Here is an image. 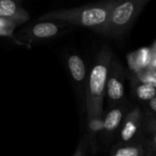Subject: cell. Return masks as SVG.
I'll list each match as a JSON object with an SVG mask.
<instances>
[{"mask_svg":"<svg viewBox=\"0 0 156 156\" xmlns=\"http://www.w3.org/2000/svg\"><path fill=\"white\" fill-rule=\"evenodd\" d=\"M114 2L108 1L72 8L53 10L43 14L37 21H58L67 25L90 27L97 31L106 23Z\"/></svg>","mask_w":156,"mask_h":156,"instance_id":"1","label":"cell"},{"mask_svg":"<svg viewBox=\"0 0 156 156\" xmlns=\"http://www.w3.org/2000/svg\"><path fill=\"white\" fill-rule=\"evenodd\" d=\"M112 58L113 54L111 48L109 47H103L96 56L90 71L86 87L88 120L95 117H102L103 98Z\"/></svg>","mask_w":156,"mask_h":156,"instance_id":"2","label":"cell"},{"mask_svg":"<svg viewBox=\"0 0 156 156\" xmlns=\"http://www.w3.org/2000/svg\"><path fill=\"white\" fill-rule=\"evenodd\" d=\"M149 0H118L114 2L106 23L97 30L109 37L122 36L133 26Z\"/></svg>","mask_w":156,"mask_h":156,"instance_id":"3","label":"cell"},{"mask_svg":"<svg viewBox=\"0 0 156 156\" xmlns=\"http://www.w3.org/2000/svg\"><path fill=\"white\" fill-rule=\"evenodd\" d=\"M65 25L67 24L53 20L37 21V23L21 29L16 36L20 46L29 47L35 42L48 40L57 37Z\"/></svg>","mask_w":156,"mask_h":156,"instance_id":"4","label":"cell"},{"mask_svg":"<svg viewBox=\"0 0 156 156\" xmlns=\"http://www.w3.org/2000/svg\"><path fill=\"white\" fill-rule=\"evenodd\" d=\"M105 95L109 103L112 106H117L123 101L124 91V71L122 64L117 58H112L107 83Z\"/></svg>","mask_w":156,"mask_h":156,"instance_id":"5","label":"cell"},{"mask_svg":"<svg viewBox=\"0 0 156 156\" xmlns=\"http://www.w3.org/2000/svg\"><path fill=\"white\" fill-rule=\"evenodd\" d=\"M143 113L139 108L132 110L124 118L122 125L121 128L120 138L123 143H129L132 141L136 134L139 133V130L142 126Z\"/></svg>","mask_w":156,"mask_h":156,"instance_id":"6","label":"cell"},{"mask_svg":"<svg viewBox=\"0 0 156 156\" xmlns=\"http://www.w3.org/2000/svg\"><path fill=\"white\" fill-rule=\"evenodd\" d=\"M0 17L14 20L22 25L30 19V15L18 1L0 0Z\"/></svg>","mask_w":156,"mask_h":156,"instance_id":"7","label":"cell"},{"mask_svg":"<svg viewBox=\"0 0 156 156\" xmlns=\"http://www.w3.org/2000/svg\"><path fill=\"white\" fill-rule=\"evenodd\" d=\"M67 65L69 71V74L73 80L78 83L81 84L86 80V65L83 59L77 54H71L67 58Z\"/></svg>","mask_w":156,"mask_h":156,"instance_id":"8","label":"cell"},{"mask_svg":"<svg viewBox=\"0 0 156 156\" xmlns=\"http://www.w3.org/2000/svg\"><path fill=\"white\" fill-rule=\"evenodd\" d=\"M124 118V109L122 107H115L112 109L103 117L104 131L109 133H114L122 124Z\"/></svg>","mask_w":156,"mask_h":156,"instance_id":"9","label":"cell"},{"mask_svg":"<svg viewBox=\"0 0 156 156\" xmlns=\"http://www.w3.org/2000/svg\"><path fill=\"white\" fill-rule=\"evenodd\" d=\"M132 87L134 96L142 101H150L156 97V88L141 83L132 78Z\"/></svg>","mask_w":156,"mask_h":156,"instance_id":"10","label":"cell"},{"mask_svg":"<svg viewBox=\"0 0 156 156\" xmlns=\"http://www.w3.org/2000/svg\"><path fill=\"white\" fill-rule=\"evenodd\" d=\"M18 26H20V24L16 21L0 17V37L8 38L15 44L20 46V43L15 35V30Z\"/></svg>","mask_w":156,"mask_h":156,"instance_id":"11","label":"cell"},{"mask_svg":"<svg viewBox=\"0 0 156 156\" xmlns=\"http://www.w3.org/2000/svg\"><path fill=\"white\" fill-rule=\"evenodd\" d=\"M112 156H144V150L142 145L126 144L116 148Z\"/></svg>","mask_w":156,"mask_h":156,"instance_id":"12","label":"cell"},{"mask_svg":"<svg viewBox=\"0 0 156 156\" xmlns=\"http://www.w3.org/2000/svg\"><path fill=\"white\" fill-rule=\"evenodd\" d=\"M133 79L141 83H144L156 88V70L151 68H146L138 73L133 74Z\"/></svg>","mask_w":156,"mask_h":156,"instance_id":"13","label":"cell"},{"mask_svg":"<svg viewBox=\"0 0 156 156\" xmlns=\"http://www.w3.org/2000/svg\"><path fill=\"white\" fill-rule=\"evenodd\" d=\"M135 57L137 59V63L141 69H144L149 68L152 58H153V50L151 48H142L138 50H135Z\"/></svg>","mask_w":156,"mask_h":156,"instance_id":"14","label":"cell"},{"mask_svg":"<svg viewBox=\"0 0 156 156\" xmlns=\"http://www.w3.org/2000/svg\"><path fill=\"white\" fill-rule=\"evenodd\" d=\"M145 132L148 134V139L151 147L156 151V118L150 117L146 120Z\"/></svg>","mask_w":156,"mask_h":156,"instance_id":"15","label":"cell"},{"mask_svg":"<svg viewBox=\"0 0 156 156\" xmlns=\"http://www.w3.org/2000/svg\"><path fill=\"white\" fill-rule=\"evenodd\" d=\"M89 121V131L90 136H94L97 133L104 130L103 126V117H95Z\"/></svg>","mask_w":156,"mask_h":156,"instance_id":"16","label":"cell"},{"mask_svg":"<svg viewBox=\"0 0 156 156\" xmlns=\"http://www.w3.org/2000/svg\"><path fill=\"white\" fill-rule=\"evenodd\" d=\"M127 63H128V67L129 69L132 71L133 75L138 73L139 71H141L142 69H140L138 63H137V59L135 57V52L132 51L127 55Z\"/></svg>","mask_w":156,"mask_h":156,"instance_id":"17","label":"cell"},{"mask_svg":"<svg viewBox=\"0 0 156 156\" xmlns=\"http://www.w3.org/2000/svg\"><path fill=\"white\" fill-rule=\"evenodd\" d=\"M86 148H87V143L86 139H82L80 143L79 144L73 156H85L86 154Z\"/></svg>","mask_w":156,"mask_h":156,"instance_id":"18","label":"cell"},{"mask_svg":"<svg viewBox=\"0 0 156 156\" xmlns=\"http://www.w3.org/2000/svg\"><path fill=\"white\" fill-rule=\"evenodd\" d=\"M148 106H149V109H150L154 114H156V97L155 98H154L152 101H150L148 102Z\"/></svg>","mask_w":156,"mask_h":156,"instance_id":"19","label":"cell"},{"mask_svg":"<svg viewBox=\"0 0 156 156\" xmlns=\"http://www.w3.org/2000/svg\"><path fill=\"white\" fill-rule=\"evenodd\" d=\"M149 68H151V69L156 70V53L153 54V58H152V60H151V63H150Z\"/></svg>","mask_w":156,"mask_h":156,"instance_id":"20","label":"cell"},{"mask_svg":"<svg viewBox=\"0 0 156 156\" xmlns=\"http://www.w3.org/2000/svg\"><path fill=\"white\" fill-rule=\"evenodd\" d=\"M151 48H152V50H153L154 53H156V40L154 41V45H153V47Z\"/></svg>","mask_w":156,"mask_h":156,"instance_id":"21","label":"cell"}]
</instances>
